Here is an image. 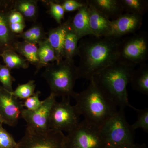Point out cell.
<instances>
[{
	"label": "cell",
	"mask_w": 148,
	"mask_h": 148,
	"mask_svg": "<svg viewBox=\"0 0 148 148\" xmlns=\"http://www.w3.org/2000/svg\"><path fill=\"white\" fill-rule=\"evenodd\" d=\"M121 38L89 36L80 40L78 79L90 80L119 60Z\"/></svg>",
	"instance_id": "obj_1"
},
{
	"label": "cell",
	"mask_w": 148,
	"mask_h": 148,
	"mask_svg": "<svg viewBox=\"0 0 148 148\" xmlns=\"http://www.w3.org/2000/svg\"><path fill=\"white\" fill-rule=\"evenodd\" d=\"M90 81L85 89L77 92L75 106L84 120L100 128L118 109L92 78Z\"/></svg>",
	"instance_id": "obj_2"
},
{
	"label": "cell",
	"mask_w": 148,
	"mask_h": 148,
	"mask_svg": "<svg viewBox=\"0 0 148 148\" xmlns=\"http://www.w3.org/2000/svg\"><path fill=\"white\" fill-rule=\"evenodd\" d=\"M135 67L118 61L92 77L120 109L127 107L136 109L129 103L127 90Z\"/></svg>",
	"instance_id": "obj_3"
},
{
	"label": "cell",
	"mask_w": 148,
	"mask_h": 148,
	"mask_svg": "<svg viewBox=\"0 0 148 148\" xmlns=\"http://www.w3.org/2000/svg\"><path fill=\"white\" fill-rule=\"evenodd\" d=\"M42 76L49 86L51 93L56 97L74 98L76 95L74 88L78 75L73 59L65 58L49 64Z\"/></svg>",
	"instance_id": "obj_4"
},
{
	"label": "cell",
	"mask_w": 148,
	"mask_h": 148,
	"mask_svg": "<svg viewBox=\"0 0 148 148\" xmlns=\"http://www.w3.org/2000/svg\"><path fill=\"white\" fill-rule=\"evenodd\" d=\"M100 129L107 148L117 147L135 143V131L126 120L123 109H118Z\"/></svg>",
	"instance_id": "obj_5"
},
{
	"label": "cell",
	"mask_w": 148,
	"mask_h": 148,
	"mask_svg": "<svg viewBox=\"0 0 148 148\" xmlns=\"http://www.w3.org/2000/svg\"><path fill=\"white\" fill-rule=\"evenodd\" d=\"M65 148H107L100 127L84 119L66 135Z\"/></svg>",
	"instance_id": "obj_6"
},
{
	"label": "cell",
	"mask_w": 148,
	"mask_h": 148,
	"mask_svg": "<svg viewBox=\"0 0 148 148\" xmlns=\"http://www.w3.org/2000/svg\"><path fill=\"white\" fill-rule=\"evenodd\" d=\"M148 58V35L145 31L122 39L118 61L135 66L146 63Z\"/></svg>",
	"instance_id": "obj_7"
},
{
	"label": "cell",
	"mask_w": 148,
	"mask_h": 148,
	"mask_svg": "<svg viewBox=\"0 0 148 148\" xmlns=\"http://www.w3.org/2000/svg\"><path fill=\"white\" fill-rule=\"evenodd\" d=\"M80 116L75 106L71 105L70 98H62L59 102L56 101L51 110L49 129L69 133L78 125Z\"/></svg>",
	"instance_id": "obj_8"
},
{
	"label": "cell",
	"mask_w": 148,
	"mask_h": 148,
	"mask_svg": "<svg viewBox=\"0 0 148 148\" xmlns=\"http://www.w3.org/2000/svg\"><path fill=\"white\" fill-rule=\"evenodd\" d=\"M65 138L63 132L53 130L38 132L26 129L16 148H65Z\"/></svg>",
	"instance_id": "obj_9"
},
{
	"label": "cell",
	"mask_w": 148,
	"mask_h": 148,
	"mask_svg": "<svg viewBox=\"0 0 148 148\" xmlns=\"http://www.w3.org/2000/svg\"><path fill=\"white\" fill-rule=\"evenodd\" d=\"M56 97L50 93L41 106L35 110L24 108L21 118L27 123L26 129L34 132H43L49 130L50 114L53 106L56 102Z\"/></svg>",
	"instance_id": "obj_10"
},
{
	"label": "cell",
	"mask_w": 148,
	"mask_h": 148,
	"mask_svg": "<svg viewBox=\"0 0 148 148\" xmlns=\"http://www.w3.org/2000/svg\"><path fill=\"white\" fill-rule=\"evenodd\" d=\"M19 99L0 86V114L3 123L14 126L21 118V113L24 108Z\"/></svg>",
	"instance_id": "obj_11"
},
{
	"label": "cell",
	"mask_w": 148,
	"mask_h": 148,
	"mask_svg": "<svg viewBox=\"0 0 148 148\" xmlns=\"http://www.w3.org/2000/svg\"><path fill=\"white\" fill-rule=\"evenodd\" d=\"M143 16L125 13L111 21L110 36L121 38L125 35L134 34L139 31L143 24Z\"/></svg>",
	"instance_id": "obj_12"
},
{
	"label": "cell",
	"mask_w": 148,
	"mask_h": 148,
	"mask_svg": "<svg viewBox=\"0 0 148 148\" xmlns=\"http://www.w3.org/2000/svg\"><path fill=\"white\" fill-rule=\"evenodd\" d=\"M14 1H7L3 9H0V45L4 47V50H13L18 41L17 35L10 31L8 21L9 15L14 10Z\"/></svg>",
	"instance_id": "obj_13"
},
{
	"label": "cell",
	"mask_w": 148,
	"mask_h": 148,
	"mask_svg": "<svg viewBox=\"0 0 148 148\" xmlns=\"http://www.w3.org/2000/svg\"><path fill=\"white\" fill-rule=\"evenodd\" d=\"M88 4L89 26L92 36L96 37L110 36L111 21L92 5Z\"/></svg>",
	"instance_id": "obj_14"
},
{
	"label": "cell",
	"mask_w": 148,
	"mask_h": 148,
	"mask_svg": "<svg viewBox=\"0 0 148 148\" xmlns=\"http://www.w3.org/2000/svg\"><path fill=\"white\" fill-rule=\"evenodd\" d=\"M71 18L60 24L58 27L50 29L47 34V40L55 52L57 62L65 58L64 44L66 33L70 27Z\"/></svg>",
	"instance_id": "obj_15"
},
{
	"label": "cell",
	"mask_w": 148,
	"mask_h": 148,
	"mask_svg": "<svg viewBox=\"0 0 148 148\" xmlns=\"http://www.w3.org/2000/svg\"><path fill=\"white\" fill-rule=\"evenodd\" d=\"M70 28L79 40L84 37L92 36L89 26L88 4L86 1L84 5L77 10L75 15L71 18Z\"/></svg>",
	"instance_id": "obj_16"
},
{
	"label": "cell",
	"mask_w": 148,
	"mask_h": 148,
	"mask_svg": "<svg viewBox=\"0 0 148 148\" xmlns=\"http://www.w3.org/2000/svg\"><path fill=\"white\" fill-rule=\"evenodd\" d=\"M87 1L110 21L116 19L124 12L121 0H87Z\"/></svg>",
	"instance_id": "obj_17"
},
{
	"label": "cell",
	"mask_w": 148,
	"mask_h": 148,
	"mask_svg": "<svg viewBox=\"0 0 148 148\" xmlns=\"http://www.w3.org/2000/svg\"><path fill=\"white\" fill-rule=\"evenodd\" d=\"M130 83L134 90L145 95H148V65H139L132 73Z\"/></svg>",
	"instance_id": "obj_18"
},
{
	"label": "cell",
	"mask_w": 148,
	"mask_h": 148,
	"mask_svg": "<svg viewBox=\"0 0 148 148\" xmlns=\"http://www.w3.org/2000/svg\"><path fill=\"white\" fill-rule=\"evenodd\" d=\"M38 64L36 68V74L43 67L46 66L50 63L57 62L55 52L51 47L47 38L38 44Z\"/></svg>",
	"instance_id": "obj_19"
},
{
	"label": "cell",
	"mask_w": 148,
	"mask_h": 148,
	"mask_svg": "<svg viewBox=\"0 0 148 148\" xmlns=\"http://www.w3.org/2000/svg\"><path fill=\"white\" fill-rule=\"evenodd\" d=\"M13 50L23 56L29 63L36 68L39 62L38 47L36 45L24 40L22 42L18 41L14 45Z\"/></svg>",
	"instance_id": "obj_20"
},
{
	"label": "cell",
	"mask_w": 148,
	"mask_h": 148,
	"mask_svg": "<svg viewBox=\"0 0 148 148\" xmlns=\"http://www.w3.org/2000/svg\"><path fill=\"white\" fill-rule=\"evenodd\" d=\"M14 10L20 12L24 19L36 21L38 13V1L35 0H16L14 1Z\"/></svg>",
	"instance_id": "obj_21"
},
{
	"label": "cell",
	"mask_w": 148,
	"mask_h": 148,
	"mask_svg": "<svg viewBox=\"0 0 148 148\" xmlns=\"http://www.w3.org/2000/svg\"><path fill=\"white\" fill-rule=\"evenodd\" d=\"M1 56L4 62L8 69H27L29 68V62L23 56L10 49L3 51Z\"/></svg>",
	"instance_id": "obj_22"
},
{
	"label": "cell",
	"mask_w": 148,
	"mask_h": 148,
	"mask_svg": "<svg viewBox=\"0 0 148 148\" xmlns=\"http://www.w3.org/2000/svg\"><path fill=\"white\" fill-rule=\"evenodd\" d=\"M17 36L18 38H21L25 41L35 45H38L47 38L44 29L39 24H35Z\"/></svg>",
	"instance_id": "obj_23"
},
{
	"label": "cell",
	"mask_w": 148,
	"mask_h": 148,
	"mask_svg": "<svg viewBox=\"0 0 148 148\" xmlns=\"http://www.w3.org/2000/svg\"><path fill=\"white\" fill-rule=\"evenodd\" d=\"M79 41L77 35L70 29L69 27L64 41V59H73L74 57L78 55Z\"/></svg>",
	"instance_id": "obj_24"
},
{
	"label": "cell",
	"mask_w": 148,
	"mask_h": 148,
	"mask_svg": "<svg viewBox=\"0 0 148 148\" xmlns=\"http://www.w3.org/2000/svg\"><path fill=\"white\" fill-rule=\"evenodd\" d=\"M123 12L143 16L148 10L147 0H121Z\"/></svg>",
	"instance_id": "obj_25"
},
{
	"label": "cell",
	"mask_w": 148,
	"mask_h": 148,
	"mask_svg": "<svg viewBox=\"0 0 148 148\" xmlns=\"http://www.w3.org/2000/svg\"><path fill=\"white\" fill-rule=\"evenodd\" d=\"M36 86L35 81L30 80L26 83L19 85L11 93L19 100H25L35 93Z\"/></svg>",
	"instance_id": "obj_26"
},
{
	"label": "cell",
	"mask_w": 148,
	"mask_h": 148,
	"mask_svg": "<svg viewBox=\"0 0 148 148\" xmlns=\"http://www.w3.org/2000/svg\"><path fill=\"white\" fill-rule=\"evenodd\" d=\"M135 111L137 113V119L136 121L131 125L133 130L141 129L145 132H148V109L136 108Z\"/></svg>",
	"instance_id": "obj_27"
},
{
	"label": "cell",
	"mask_w": 148,
	"mask_h": 148,
	"mask_svg": "<svg viewBox=\"0 0 148 148\" xmlns=\"http://www.w3.org/2000/svg\"><path fill=\"white\" fill-rule=\"evenodd\" d=\"M15 79L10 73V70L5 65H0V82L2 87L9 92L13 91L12 83Z\"/></svg>",
	"instance_id": "obj_28"
},
{
	"label": "cell",
	"mask_w": 148,
	"mask_h": 148,
	"mask_svg": "<svg viewBox=\"0 0 148 148\" xmlns=\"http://www.w3.org/2000/svg\"><path fill=\"white\" fill-rule=\"evenodd\" d=\"M0 124V148H16L17 143L13 136Z\"/></svg>",
	"instance_id": "obj_29"
},
{
	"label": "cell",
	"mask_w": 148,
	"mask_h": 148,
	"mask_svg": "<svg viewBox=\"0 0 148 148\" xmlns=\"http://www.w3.org/2000/svg\"><path fill=\"white\" fill-rule=\"evenodd\" d=\"M48 3L49 6V13L58 24H62L65 13L63 6L60 4L52 1H49Z\"/></svg>",
	"instance_id": "obj_30"
},
{
	"label": "cell",
	"mask_w": 148,
	"mask_h": 148,
	"mask_svg": "<svg viewBox=\"0 0 148 148\" xmlns=\"http://www.w3.org/2000/svg\"><path fill=\"white\" fill-rule=\"evenodd\" d=\"M41 92L39 90L35 92L33 95L25 99L22 106L25 109L29 110H35L39 108L42 105L44 101H40L39 99Z\"/></svg>",
	"instance_id": "obj_31"
},
{
	"label": "cell",
	"mask_w": 148,
	"mask_h": 148,
	"mask_svg": "<svg viewBox=\"0 0 148 148\" xmlns=\"http://www.w3.org/2000/svg\"><path fill=\"white\" fill-rule=\"evenodd\" d=\"M85 3V1L81 2L76 0H65L61 5L65 12H71L79 10L84 5Z\"/></svg>",
	"instance_id": "obj_32"
},
{
	"label": "cell",
	"mask_w": 148,
	"mask_h": 148,
	"mask_svg": "<svg viewBox=\"0 0 148 148\" xmlns=\"http://www.w3.org/2000/svg\"><path fill=\"white\" fill-rule=\"evenodd\" d=\"M24 16L20 12L13 10L9 15L8 21L9 24L14 23H24Z\"/></svg>",
	"instance_id": "obj_33"
},
{
	"label": "cell",
	"mask_w": 148,
	"mask_h": 148,
	"mask_svg": "<svg viewBox=\"0 0 148 148\" xmlns=\"http://www.w3.org/2000/svg\"><path fill=\"white\" fill-rule=\"evenodd\" d=\"M10 31L15 34H20L24 32V28L26 27L25 22L24 23H14L9 25Z\"/></svg>",
	"instance_id": "obj_34"
},
{
	"label": "cell",
	"mask_w": 148,
	"mask_h": 148,
	"mask_svg": "<svg viewBox=\"0 0 148 148\" xmlns=\"http://www.w3.org/2000/svg\"><path fill=\"white\" fill-rule=\"evenodd\" d=\"M114 148H147L145 144H132L129 145H125L120 146Z\"/></svg>",
	"instance_id": "obj_35"
},
{
	"label": "cell",
	"mask_w": 148,
	"mask_h": 148,
	"mask_svg": "<svg viewBox=\"0 0 148 148\" xmlns=\"http://www.w3.org/2000/svg\"><path fill=\"white\" fill-rule=\"evenodd\" d=\"M3 121L2 117L1 116L0 114V124H3Z\"/></svg>",
	"instance_id": "obj_36"
}]
</instances>
